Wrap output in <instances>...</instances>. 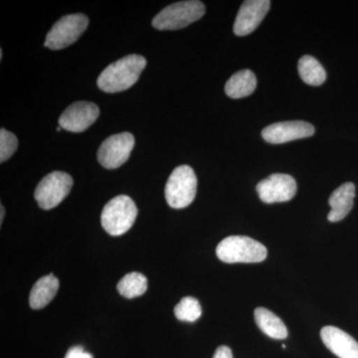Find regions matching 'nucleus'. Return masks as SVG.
<instances>
[{
    "mask_svg": "<svg viewBox=\"0 0 358 358\" xmlns=\"http://www.w3.org/2000/svg\"><path fill=\"white\" fill-rule=\"evenodd\" d=\"M145 66L147 60L143 56H127L108 66L101 73L96 84L106 93L126 91L138 82Z\"/></svg>",
    "mask_w": 358,
    "mask_h": 358,
    "instance_id": "1",
    "label": "nucleus"
},
{
    "mask_svg": "<svg viewBox=\"0 0 358 358\" xmlns=\"http://www.w3.org/2000/svg\"><path fill=\"white\" fill-rule=\"evenodd\" d=\"M216 255L224 263H260L268 256L267 248L247 236L225 238L216 248Z\"/></svg>",
    "mask_w": 358,
    "mask_h": 358,
    "instance_id": "2",
    "label": "nucleus"
},
{
    "mask_svg": "<svg viewBox=\"0 0 358 358\" xmlns=\"http://www.w3.org/2000/svg\"><path fill=\"white\" fill-rule=\"evenodd\" d=\"M138 207L127 195H119L103 207L101 222L106 232L121 236L131 229L138 216Z\"/></svg>",
    "mask_w": 358,
    "mask_h": 358,
    "instance_id": "3",
    "label": "nucleus"
},
{
    "mask_svg": "<svg viewBox=\"0 0 358 358\" xmlns=\"http://www.w3.org/2000/svg\"><path fill=\"white\" fill-rule=\"evenodd\" d=\"M205 13L201 1L176 2L162 9L152 20V26L157 30H178L199 20Z\"/></svg>",
    "mask_w": 358,
    "mask_h": 358,
    "instance_id": "4",
    "label": "nucleus"
},
{
    "mask_svg": "<svg viewBox=\"0 0 358 358\" xmlns=\"http://www.w3.org/2000/svg\"><path fill=\"white\" fill-rule=\"evenodd\" d=\"M197 178L192 167H176L166 185V199L169 206L182 209L189 206L196 196Z\"/></svg>",
    "mask_w": 358,
    "mask_h": 358,
    "instance_id": "5",
    "label": "nucleus"
},
{
    "mask_svg": "<svg viewBox=\"0 0 358 358\" xmlns=\"http://www.w3.org/2000/svg\"><path fill=\"white\" fill-rule=\"evenodd\" d=\"M73 183L72 176L63 171H54L42 178L34 193L40 208L50 210L58 206L69 194Z\"/></svg>",
    "mask_w": 358,
    "mask_h": 358,
    "instance_id": "6",
    "label": "nucleus"
},
{
    "mask_svg": "<svg viewBox=\"0 0 358 358\" xmlns=\"http://www.w3.org/2000/svg\"><path fill=\"white\" fill-rule=\"evenodd\" d=\"M89 20L84 14L64 16L54 24L45 40V46L51 50H60L80 38L88 27Z\"/></svg>",
    "mask_w": 358,
    "mask_h": 358,
    "instance_id": "7",
    "label": "nucleus"
},
{
    "mask_svg": "<svg viewBox=\"0 0 358 358\" xmlns=\"http://www.w3.org/2000/svg\"><path fill=\"white\" fill-rule=\"evenodd\" d=\"M134 147V138L129 133L114 134L106 138L98 150L101 166L115 169L126 164Z\"/></svg>",
    "mask_w": 358,
    "mask_h": 358,
    "instance_id": "8",
    "label": "nucleus"
},
{
    "mask_svg": "<svg viewBox=\"0 0 358 358\" xmlns=\"http://www.w3.org/2000/svg\"><path fill=\"white\" fill-rule=\"evenodd\" d=\"M256 189L264 203L287 202L296 195V182L289 174L275 173L260 181Z\"/></svg>",
    "mask_w": 358,
    "mask_h": 358,
    "instance_id": "9",
    "label": "nucleus"
},
{
    "mask_svg": "<svg viewBox=\"0 0 358 358\" xmlns=\"http://www.w3.org/2000/svg\"><path fill=\"white\" fill-rule=\"evenodd\" d=\"M100 115V109L94 103H72L59 117V126L71 133H82L89 129Z\"/></svg>",
    "mask_w": 358,
    "mask_h": 358,
    "instance_id": "10",
    "label": "nucleus"
},
{
    "mask_svg": "<svg viewBox=\"0 0 358 358\" xmlns=\"http://www.w3.org/2000/svg\"><path fill=\"white\" fill-rule=\"evenodd\" d=\"M315 134V128L310 122L303 121L275 122L263 129L264 140L273 145L310 138Z\"/></svg>",
    "mask_w": 358,
    "mask_h": 358,
    "instance_id": "11",
    "label": "nucleus"
},
{
    "mask_svg": "<svg viewBox=\"0 0 358 358\" xmlns=\"http://www.w3.org/2000/svg\"><path fill=\"white\" fill-rule=\"evenodd\" d=\"M268 0H247L242 3L234 23L237 36H246L261 24L270 9Z\"/></svg>",
    "mask_w": 358,
    "mask_h": 358,
    "instance_id": "12",
    "label": "nucleus"
},
{
    "mask_svg": "<svg viewBox=\"0 0 358 358\" xmlns=\"http://www.w3.org/2000/svg\"><path fill=\"white\" fill-rule=\"evenodd\" d=\"M324 345L339 358H358V343L336 327H324L320 331Z\"/></svg>",
    "mask_w": 358,
    "mask_h": 358,
    "instance_id": "13",
    "label": "nucleus"
},
{
    "mask_svg": "<svg viewBox=\"0 0 358 358\" xmlns=\"http://www.w3.org/2000/svg\"><path fill=\"white\" fill-rule=\"evenodd\" d=\"M355 197V185L352 182H346L336 188L329 199L331 210L327 219L331 222H338L350 214L353 207Z\"/></svg>",
    "mask_w": 358,
    "mask_h": 358,
    "instance_id": "14",
    "label": "nucleus"
},
{
    "mask_svg": "<svg viewBox=\"0 0 358 358\" xmlns=\"http://www.w3.org/2000/svg\"><path fill=\"white\" fill-rule=\"evenodd\" d=\"M59 280L53 274L44 275L35 282L29 296L30 307L40 310L48 305L57 294Z\"/></svg>",
    "mask_w": 358,
    "mask_h": 358,
    "instance_id": "15",
    "label": "nucleus"
},
{
    "mask_svg": "<svg viewBox=\"0 0 358 358\" xmlns=\"http://www.w3.org/2000/svg\"><path fill=\"white\" fill-rule=\"evenodd\" d=\"M254 317L259 329L271 338L284 339L288 336V329L284 322L267 308H257Z\"/></svg>",
    "mask_w": 358,
    "mask_h": 358,
    "instance_id": "16",
    "label": "nucleus"
},
{
    "mask_svg": "<svg viewBox=\"0 0 358 358\" xmlns=\"http://www.w3.org/2000/svg\"><path fill=\"white\" fill-rule=\"evenodd\" d=\"M256 87L255 74L250 70H242L228 80L225 85V93L231 99L245 98L252 95Z\"/></svg>",
    "mask_w": 358,
    "mask_h": 358,
    "instance_id": "17",
    "label": "nucleus"
},
{
    "mask_svg": "<svg viewBox=\"0 0 358 358\" xmlns=\"http://www.w3.org/2000/svg\"><path fill=\"white\" fill-rule=\"evenodd\" d=\"M298 67L299 74L305 83L310 86H320L326 82V70L319 61L312 56H303L299 60Z\"/></svg>",
    "mask_w": 358,
    "mask_h": 358,
    "instance_id": "18",
    "label": "nucleus"
},
{
    "mask_svg": "<svg viewBox=\"0 0 358 358\" xmlns=\"http://www.w3.org/2000/svg\"><path fill=\"white\" fill-rule=\"evenodd\" d=\"M117 289L124 298H138L147 292L148 279L141 273H129L119 282Z\"/></svg>",
    "mask_w": 358,
    "mask_h": 358,
    "instance_id": "19",
    "label": "nucleus"
},
{
    "mask_svg": "<svg viewBox=\"0 0 358 358\" xmlns=\"http://www.w3.org/2000/svg\"><path fill=\"white\" fill-rule=\"evenodd\" d=\"M174 315L181 322H194L201 317V306L197 299L185 296L174 308Z\"/></svg>",
    "mask_w": 358,
    "mask_h": 358,
    "instance_id": "20",
    "label": "nucleus"
},
{
    "mask_svg": "<svg viewBox=\"0 0 358 358\" xmlns=\"http://www.w3.org/2000/svg\"><path fill=\"white\" fill-rule=\"evenodd\" d=\"M18 147V140L15 134L1 129L0 131V162L10 159Z\"/></svg>",
    "mask_w": 358,
    "mask_h": 358,
    "instance_id": "21",
    "label": "nucleus"
},
{
    "mask_svg": "<svg viewBox=\"0 0 358 358\" xmlns=\"http://www.w3.org/2000/svg\"><path fill=\"white\" fill-rule=\"evenodd\" d=\"M65 358H93V355L85 352L84 348L81 346H74L68 350Z\"/></svg>",
    "mask_w": 358,
    "mask_h": 358,
    "instance_id": "22",
    "label": "nucleus"
},
{
    "mask_svg": "<svg viewBox=\"0 0 358 358\" xmlns=\"http://www.w3.org/2000/svg\"><path fill=\"white\" fill-rule=\"evenodd\" d=\"M213 358H233L232 350L228 346H219L214 353Z\"/></svg>",
    "mask_w": 358,
    "mask_h": 358,
    "instance_id": "23",
    "label": "nucleus"
},
{
    "mask_svg": "<svg viewBox=\"0 0 358 358\" xmlns=\"http://www.w3.org/2000/svg\"><path fill=\"white\" fill-rule=\"evenodd\" d=\"M0 208H1V216H0V223L2 224V222H3V216H4V214H6V210H4V207L2 206H0Z\"/></svg>",
    "mask_w": 358,
    "mask_h": 358,
    "instance_id": "24",
    "label": "nucleus"
},
{
    "mask_svg": "<svg viewBox=\"0 0 358 358\" xmlns=\"http://www.w3.org/2000/svg\"><path fill=\"white\" fill-rule=\"evenodd\" d=\"M2 55H3V52L2 50H0V59L2 60Z\"/></svg>",
    "mask_w": 358,
    "mask_h": 358,
    "instance_id": "25",
    "label": "nucleus"
},
{
    "mask_svg": "<svg viewBox=\"0 0 358 358\" xmlns=\"http://www.w3.org/2000/svg\"><path fill=\"white\" fill-rule=\"evenodd\" d=\"M61 129H62V128H61V127H60V126H59V127H58V128H57V131H61Z\"/></svg>",
    "mask_w": 358,
    "mask_h": 358,
    "instance_id": "26",
    "label": "nucleus"
}]
</instances>
